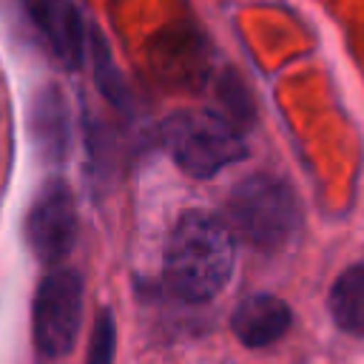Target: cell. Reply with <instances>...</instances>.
Returning a JSON list of instances; mask_svg holds the SVG:
<instances>
[{"instance_id": "cell-1", "label": "cell", "mask_w": 364, "mask_h": 364, "mask_svg": "<svg viewBox=\"0 0 364 364\" xmlns=\"http://www.w3.org/2000/svg\"><path fill=\"white\" fill-rule=\"evenodd\" d=\"M233 273V233L205 210H188L165 245V287L173 299L202 304L216 299Z\"/></svg>"}, {"instance_id": "cell-6", "label": "cell", "mask_w": 364, "mask_h": 364, "mask_svg": "<svg viewBox=\"0 0 364 364\" xmlns=\"http://www.w3.org/2000/svg\"><path fill=\"white\" fill-rule=\"evenodd\" d=\"M23 3L34 28L57 57V63L74 68L82 54V20L74 3L71 0H23Z\"/></svg>"}, {"instance_id": "cell-5", "label": "cell", "mask_w": 364, "mask_h": 364, "mask_svg": "<svg viewBox=\"0 0 364 364\" xmlns=\"http://www.w3.org/2000/svg\"><path fill=\"white\" fill-rule=\"evenodd\" d=\"M26 236L43 262H60L71 253L77 239V208L65 182L51 179L40 188L28 208Z\"/></svg>"}, {"instance_id": "cell-10", "label": "cell", "mask_w": 364, "mask_h": 364, "mask_svg": "<svg viewBox=\"0 0 364 364\" xmlns=\"http://www.w3.org/2000/svg\"><path fill=\"white\" fill-rule=\"evenodd\" d=\"M114 350H117V327L111 310H100L94 321V333L88 341V355L85 364H114Z\"/></svg>"}, {"instance_id": "cell-7", "label": "cell", "mask_w": 364, "mask_h": 364, "mask_svg": "<svg viewBox=\"0 0 364 364\" xmlns=\"http://www.w3.org/2000/svg\"><path fill=\"white\" fill-rule=\"evenodd\" d=\"M290 307L270 293H253L230 316V330L245 347H267L290 330Z\"/></svg>"}, {"instance_id": "cell-9", "label": "cell", "mask_w": 364, "mask_h": 364, "mask_svg": "<svg viewBox=\"0 0 364 364\" xmlns=\"http://www.w3.org/2000/svg\"><path fill=\"white\" fill-rule=\"evenodd\" d=\"M330 316L333 321L350 333V336H364V262L350 264L330 287L327 296Z\"/></svg>"}, {"instance_id": "cell-8", "label": "cell", "mask_w": 364, "mask_h": 364, "mask_svg": "<svg viewBox=\"0 0 364 364\" xmlns=\"http://www.w3.org/2000/svg\"><path fill=\"white\" fill-rule=\"evenodd\" d=\"M31 139L37 142L43 159L57 162L68 151V108L60 88L48 85L34 97L31 105Z\"/></svg>"}, {"instance_id": "cell-2", "label": "cell", "mask_w": 364, "mask_h": 364, "mask_svg": "<svg viewBox=\"0 0 364 364\" xmlns=\"http://www.w3.org/2000/svg\"><path fill=\"white\" fill-rule=\"evenodd\" d=\"M230 230L256 250H282L299 230L301 213L293 191L270 176L253 173L245 176L228 196Z\"/></svg>"}, {"instance_id": "cell-3", "label": "cell", "mask_w": 364, "mask_h": 364, "mask_svg": "<svg viewBox=\"0 0 364 364\" xmlns=\"http://www.w3.org/2000/svg\"><path fill=\"white\" fill-rule=\"evenodd\" d=\"M162 139L173 162L199 179L247 156L236 125L210 111H179L168 117L162 122Z\"/></svg>"}, {"instance_id": "cell-4", "label": "cell", "mask_w": 364, "mask_h": 364, "mask_svg": "<svg viewBox=\"0 0 364 364\" xmlns=\"http://www.w3.org/2000/svg\"><path fill=\"white\" fill-rule=\"evenodd\" d=\"M82 318V282L71 267H57L48 273L34 296L31 324L34 344L43 355L57 358L71 353Z\"/></svg>"}]
</instances>
